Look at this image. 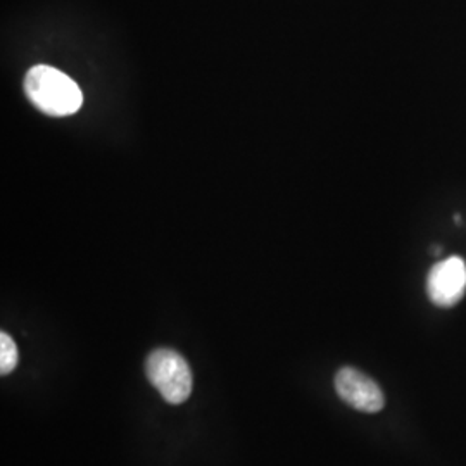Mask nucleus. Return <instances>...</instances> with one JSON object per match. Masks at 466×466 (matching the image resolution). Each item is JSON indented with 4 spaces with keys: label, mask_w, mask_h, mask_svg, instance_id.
<instances>
[{
    "label": "nucleus",
    "mask_w": 466,
    "mask_h": 466,
    "mask_svg": "<svg viewBox=\"0 0 466 466\" xmlns=\"http://www.w3.org/2000/svg\"><path fill=\"white\" fill-rule=\"evenodd\" d=\"M23 86L35 107L49 116L75 115L84 104V94L76 82L47 65L32 67L25 76Z\"/></svg>",
    "instance_id": "f257e3e1"
},
{
    "label": "nucleus",
    "mask_w": 466,
    "mask_h": 466,
    "mask_svg": "<svg viewBox=\"0 0 466 466\" xmlns=\"http://www.w3.org/2000/svg\"><path fill=\"white\" fill-rule=\"evenodd\" d=\"M146 375L152 387L169 404H182L192 394V370L177 350L167 348L152 350L146 360Z\"/></svg>",
    "instance_id": "f03ea898"
},
{
    "label": "nucleus",
    "mask_w": 466,
    "mask_h": 466,
    "mask_svg": "<svg viewBox=\"0 0 466 466\" xmlns=\"http://www.w3.org/2000/svg\"><path fill=\"white\" fill-rule=\"evenodd\" d=\"M335 392L350 408L361 413H379L385 406V398L379 383L356 368L344 367L337 371Z\"/></svg>",
    "instance_id": "7ed1b4c3"
},
{
    "label": "nucleus",
    "mask_w": 466,
    "mask_h": 466,
    "mask_svg": "<svg viewBox=\"0 0 466 466\" xmlns=\"http://www.w3.org/2000/svg\"><path fill=\"white\" fill-rule=\"evenodd\" d=\"M466 292V263L460 256L433 265L427 279V294L435 306L451 308L463 299Z\"/></svg>",
    "instance_id": "20e7f679"
},
{
    "label": "nucleus",
    "mask_w": 466,
    "mask_h": 466,
    "mask_svg": "<svg viewBox=\"0 0 466 466\" xmlns=\"http://www.w3.org/2000/svg\"><path fill=\"white\" fill-rule=\"evenodd\" d=\"M19 361V352H17L16 342L15 339L7 332L0 333V373L9 375L13 373Z\"/></svg>",
    "instance_id": "39448f33"
}]
</instances>
